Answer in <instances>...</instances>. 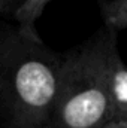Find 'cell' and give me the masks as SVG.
<instances>
[{
	"mask_svg": "<svg viewBox=\"0 0 127 128\" xmlns=\"http://www.w3.org/2000/svg\"><path fill=\"white\" fill-rule=\"evenodd\" d=\"M23 0H0V16L11 15L15 12V9L21 4Z\"/></svg>",
	"mask_w": 127,
	"mask_h": 128,
	"instance_id": "8992f818",
	"label": "cell"
},
{
	"mask_svg": "<svg viewBox=\"0 0 127 128\" xmlns=\"http://www.w3.org/2000/svg\"><path fill=\"white\" fill-rule=\"evenodd\" d=\"M105 27L112 32L127 28V0H97Z\"/></svg>",
	"mask_w": 127,
	"mask_h": 128,
	"instance_id": "5b68a950",
	"label": "cell"
},
{
	"mask_svg": "<svg viewBox=\"0 0 127 128\" xmlns=\"http://www.w3.org/2000/svg\"><path fill=\"white\" fill-rule=\"evenodd\" d=\"M108 84L114 119L127 122V66L120 57L117 40L111 45L108 54Z\"/></svg>",
	"mask_w": 127,
	"mask_h": 128,
	"instance_id": "3957f363",
	"label": "cell"
},
{
	"mask_svg": "<svg viewBox=\"0 0 127 128\" xmlns=\"http://www.w3.org/2000/svg\"><path fill=\"white\" fill-rule=\"evenodd\" d=\"M42 128H54V127H51V125H45V127H42Z\"/></svg>",
	"mask_w": 127,
	"mask_h": 128,
	"instance_id": "ba28073f",
	"label": "cell"
},
{
	"mask_svg": "<svg viewBox=\"0 0 127 128\" xmlns=\"http://www.w3.org/2000/svg\"><path fill=\"white\" fill-rule=\"evenodd\" d=\"M63 55L17 27L0 26V122L5 128L49 124Z\"/></svg>",
	"mask_w": 127,
	"mask_h": 128,
	"instance_id": "6da1fadb",
	"label": "cell"
},
{
	"mask_svg": "<svg viewBox=\"0 0 127 128\" xmlns=\"http://www.w3.org/2000/svg\"><path fill=\"white\" fill-rule=\"evenodd\" d=\"M51 2L52 0H23L12 14V20L17 22L15 27L18 32L32 40H40L36 30V22Z\"/></svg>",
	"mask_w": 127,
	"mask_h": 128,
	"instance_id": "277c9868",
	"label": "cell"
},
{
	"mask_svg": "<svg viewBox=\"0 0 127 128\" xmlns=\"http://www.w3.org/2000/svg\"><path fill=\"white\" fill-rule=\"evenodd\" d=\"M117 33L103 27L63 54L51 121L54 128H102L114 119L108 54Z\"/></svg>",
	"mask_w": 127,
	"mask_h": 128,
	"instance_id": "7a4b0ae2",
	"label": "cell"
},
{
	"mask_svg": "<svg viewBox=\"0 0 127 128\" xmlns=\"http://www.w3.org/2000/svg\"><path fill=\"white\" fill-rule=\"evenodd\" d=\"M102 128H127V122L120 121V119H112L111 122H108L105 127Z\"/></svg>",
	"mask_w": 127,
	"mask_h": 128,
	"instance_id": "52a82bcc",
	"label": "cell"
}]
</instances>
